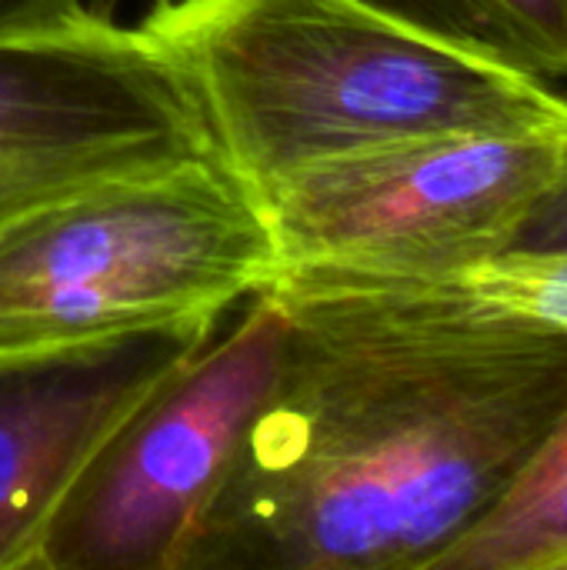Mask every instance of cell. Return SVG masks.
I'll use <instances>...</instances> for the list:
<instances>
[{"instance_id":"cell-6","label":"cell","mask_w":567,"mask_h":570,"mask_svg":"<svg viewBox=\"0 0 567 570\" xmlns=\"http://www.w3.org/2000/svg\"><path fill=\"white\" fill-rule=\"evenodd\" d=\"M217 154L201 104L140 23L97 7L0 30V227L87 184Z\"/></svg>"},{"instance_id":"cell-8","label":"cell","mask_w":567,"mask_h":570,"mask_svg":"<svg viewBox=\"0 0 567 570\" xmlns=\"http://www.w3.org/2000/svg\"><path fill=\"white\" fill-rule=\"evenodd\" d=\"M431 570H567V397L508 491Z\"/></svg>"},{"instance_id":"cell-7","label":"cell","mask_w":567,"mask_h":570,"mask_svg":"<svg viewBox=\"0 0 567 570\" xmlns=\"http://www.w3.org/2000/svg\"><path fill=\"white\" fill-rule=\"evenodd\" d=\"M224 317L0 354V570H33L80 468Z\"/></svg>"},{"instance_id":"cell-3","label":"cell","mask_w":567,"mask_h":570,"mask_svg":"<svg viewBox=\"0 0 567 570\" xmlns=\"http://www.w3.org/2000/svg\"><path fill=\"white\" fill-rule=\"evenodd\" d=\"M277 274L264 200L217 154L107 177L0 227V354L224 317Z\"/></svg>"},{"instance_id":"cell-1","label":"cell","mask_w":567,"mask_h":570,"mask_svg":"<svg viewBox=\"0 0 567 570\" xmlns=\"http://www.w3.org/2000/svg\"><path fill=\"white\" fill-rule=\"evenodd\" d=\"M274 381L174 570H431L567 397V334L461 277L281 267Z\"/></svg>"},{"instance_id":"cell-10","label":"cell","mask_w":567,"mask_h":570,"mask_svg":"<svg viewBox=\"0 0 567 570\" xmlns=\"http://www.w3.org/2000/svg\"><path fill=\"white\" fill-rule=\"evenodd\" d=\"M458 277L488 311L567 334V254L505 250Z\"/></svg>"},{"instance_id":"cell-12","label":"cell","mask_w":567,"mask_h":570,"mask_svg":"<svg viewBox=\"0 0 567 570\" xmlns=\"http://www.w3.org/2000/svg\"><path fill=\"white\" fill-rule=\"evenodd\" d=\"M84 7V0H0V30L63 20L80 13Z\"/></svg>"},{"instance_id":"cell-5","label":"cell","mask_w":567,"mask_h":570,"mask_svg":"<svg viewBox=\"0 0 567 570\" xmlns=\"http://www.w3.org/2000/svg\"><path fill=\"white\" fill-rule=\"evenodd\" d=\"M281 344L284 307L261 287L107 434L53 508L33 570H174L274 381Z\"/></svg>"},{"instance_id":"cell-2","label":"cell","mask_w":567,"mask_h":570,"mask_svg":"<svg viewBox=\"0 0 567 570\" xmlns=\"http://www.w3.org/2000/svg\"><path fill=\"white\" fill-rule=\"evenodd\" d=\"M217 157L261 197L371 147L441 134L567 130L551 83L441 43L368 0H150Z\"/></svg>"},{"instance_id":"cell-9","label":"cell","mask_w":567,"mask_h":570,"mask_svg":"<svg viewBox=\"0 0 567 570\" xmlns=\"http://www.w3.org/2000/svg\"><path fill=\"white\" fill-rule=\"evenodd\" d=\"M394 20L545 83L567 80V0H368Z\"/></svg>"},{"instance_id":"cell-4","label":"cell","mask_w":567,"mask_h":570,"mask_svg":"<svg viewBox=\"0 0 567 570\" xmlns=\"http://www.w3.org/2000/svg\"><path fill=\"white\" fill-rule=\"evenodd\" d=\"M567 130L414 137L304 167L261 194L281 267L438 281L511 250Z\"/></svg>"},{"instance_id":"cell-11","label":"cell","mask_w":567,"mask_h":570,"mask_svg":"<svg viewBox=\"0 0 567 570\" xmlns=\"http://www.w3.org/2000/svg\"><path fill=\"white\" fill-rule=\"evenodd\" d=\"M511 250H555L567 254V140L558 174L535 200L531 214L525 217Z\"/></svg>"}]
</instances>
